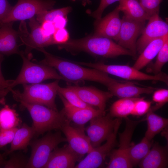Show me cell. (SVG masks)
Segmentation results:
<instances>
[{
  "mask_svg": "<svg viewBox=\"0 0 168 168\" xmlns=\"http://www.w3.org/2000/svg\"><path fill=\"white\" fill-rule=\"evenodd\" d=\"M151 104L152 102L144 100V98L139 97L134 103L131 114L142 116L147 113Z\"/></svg>",
  "mask_w": 168,
  "mask_h": 168,
  "instance_id": "cell-35",
  "label": "cell"
},
{
  "mask_svg": "<svg viewBox=\"0 0 168 168\" xmlns=\"http://www.w3.org/2000/svg\"><path fill=\"white\" fill-rule=\"evenodd\" d=\"M58 45L72 54L83 51L91 55L113 58L120 55L135 57L130 51L124 48L112 39L93 35L77 39H70Z\"/></svg>",
  "mask_w": 168,
  "mask_h": 168,
  "instance_id": "cell-2",
  "label": "cell"
},
{
  "mask_svg": "<svg viewBox=\"0 0 168 168\" xmlns=\"http://www.w3.org/2000/svg\"><path fill=\"white\" fill-rule=\"evenodd\" d=\"M52 22L56 30L65 28L67 20L65 17L58 16L55 18Z\"/></svg>",
  "mask_w": 168,
  "mask_h": 168,
  "instance_id": "cell-41",
  "label": "cell"
},
{
  "mask_svg": "<svg viewBox=\"0 0 168 168\" xmlns=\"http://www.w3.org/2000/svg\"><path fill=\"white\" fill-rule=\"evenodd\" d=\"M117 6L124 16L131 20L141 22L148 20L149 16L140 4L138 0H120Z\"/></svg>",
  "mask_w": 168,
  "mask_h": 168,
  "instance_id": "cell-24",
  "label": "cell"
},
{
  "mask_svg": "<svg viewBox=\"0 0 168 168\" xmlns=\"http://www.w3.org/2000/svg\"><path fill=\"white\" fill-rule=\"evenodd\" d=\"M139 98L138 97L120 98L111 105L110 114L113 118L127 117L131 114L134 103Z\"/></svg>",
  "mask_w": 168,
  "mask_h": 168,
  "instance_id": "cell-26",
  "label": "cell"
},
{
  "mask_svg": "<svg viewBox=\"0 0 168 168\" xmlns=\"http://www.w3.org/2000/svg\"><path fill=\"white\" fill-rule=\"evenodd\" d=\"M152 95V100L156 105L150 107L153 111H156L163 106L168 101V90L160 89L154 91Z\"/></svg>",
  "mask_w": 168,
  "mask_h": 168,
  "instance_id": "cell-33",
  "label": "cell"
},
{
  "mask_svg": "<svg viewBox=\"0 0 168 168\" xmlns=\"http://www.w3.org/2000/svg\"><path fill=\"white\" fill-rule=\"evenodd\" d=\"M9 89V86L0 82V98L5 99V96L10 91Z\"/></svg>",
  "mask_w": 168,
  "mask_h": 168,
  "instance_id": "cell-43",
  "label": "cell"
},
{
  "mask_svg": "<svg viewBox=\"0 0 168 168\" xmlns=\"http://www.w3.org/2000/svg\"><path fill=\"white\" fill-rule=\"evenodd\" d=\"M132 120L125 118L126 126L124 131L119 133V148L112 150L110 161L106 167L108 168H129L133 166L128 156V151L132 135L137 125L145 120Z\"/></svg>",
  "mask_w": 168,
  "mask_h": 168,
  "instance_id": "cell-8",
  "label": "cell"
},
{
  "mask_svg": "<svg viewBox=\"0 0 168 168\" xmlns=\"http://www.w3.org/2000/svg\"><path fill=\"white\" fill-rule=\"evenodd\" d=\"M152 145L151 140L144 137L139 143L131 146L128 151V156L133 166L139 163L146 156Z\"/></svg>",
  "mask_w": 168,
  "mask_h": 168,
  "instance_id": "cell-28",
  "label": "cell"
},
{
  "mask_svg": "<svg viewBox=\"0 0 168 168\" xmlns=\"http://www.w3.org/2000/svg\"><path fill=\"white\" fill-rule=\"evenodd\" d=\"M156 60L153 64L151 69V72L154 74H157L161 72V69L163 66L168 61V37L165 42L158 53Z\"/></svg>",
  "mask_w": 168,
  "mask_h": 168,
  "instance_id": "cell-32",
  "label": "cell"
},
{
  "mask_svg": "<svg viewBox=\"0 0 168 168\" xmlns=\"http://www.w3.org/2000/svg\"><path fill=\"white\" fill-rule=\"evenodd\" d=\"M29 25L30 29V33L20 31V38L22 44L26 45L24 52L25 54L31 58V51L33 49H37L55 44L53 35L47 36L42 32L40 24L35 17L29 19Z\"/></svg>",
  "mask_w": 168,
  "mask_h": 168,
  "instance_id": "cell-10",
  "label": "cell"
},
{
  "mask_svg": "<svg viewBox=\"0 0 168 168\" xmlns=\"http://www.w3.org/2000/svg\"><path fill=\"white\" fill-rule=\"evenodd\" d=\"M20 103L22 108L28 110L32 119V127L35 132L34 137L52 130H60L68 120L62 110L59 112L42 105Z\"/></svg>",
  "mask_w": 168,
  "mask_h": 168,
  "instance_id": "cell-3",
  "label": "cell"
},
{
  "mask_svg": "<svg viewBox=\"0 0 168 168\" xmlns=\"http://www.w3.org/2000/svg\"><path fill=\"white\" fill-rule=\"evenodd\" d=\"M71 10L72 8L70 7L47 10L37 15L35 19L40 24L45 21L52 22L58 17L66 16Z\"/></svg>",
  "mask_w": 168,
  "mask_h": 168,
  "instance_id": "cell-29",
  "label": "cell"
},
{
  "mask_svg": "<svg viewBox=\"0 0 168 168\" xmlns=\"http://www.w3.org/2000/svg\"><path fill=\"white\" fill-rule=\"evenodd\" d=\"M68 86L73 90L84 102L91 106H96L102 111H105L107 101L113 96L109 91H102L93 87L77 85Z\"/></svg>",
  "mask_w": 168,
  "mask_h": 168,
  "instance_id": "cell-18",
  "label": "cell"
},
{
  "mask_svg": "<svg viewBox=\"0 0 168 168\" xmlns=\"http://www.w3.org/2000/svg\"><path fill=\"white\" fill-rule=\"evenodd\" d=\"M136 43L137 52L140 54L146 46L153 40L168 35V24L159 16L154 14L150 17Z\"/></svg>",
  "mask_w": 168,
  "mask_h": 168,
  "instance_id": "cell-15",
  "label": "cell"
},
{
  "mask_svg": "<svg viewBox=\"0 0 168 168\" xmlns=\"http://www.w3.org/2000/svg\"><path fill=\"white\" fill-rule=\"evenodd\" d=\"M56 2L54 0H18L1 23L29 20L42 12L51 10Z\"/></svg>",
  "mask_w": 168,
  "mask_h": 168,
  "instance_id": "cell-9",
  "label": "cell"
},
{
  "mask_svg": "<svg viewBox=\"0 0 168 168\" xmlns=\"http://www.w3.org/2000/svg\"><path fill=\"white\" fill-rule=\"evenodd\" d=\"M21 122L15 110L8 105H5L0 110V130L17 128Z\"/></svg>",
  "mask_w": 168,
  "mask_h": 168,
  "instance_id": "cell-27",
  "label": "cell"
},
{
  "mask_svg": "<svg viewBox=\"0 0 168 168\" xmlns=\"http://www.w3.org/2000/svg\"><path fill=\"white\" fill-rule=\"evenodd\" d=\"M152 148L139 163L142 168H166L168 165L167 148L157 143L152 144Z\"/></svg>",
  "mask_w": 168,
  "mask_h": 168,
  "instance_id": "cell-21",
  "label": "cell"
},
{
  "mask_svg": "<svg viewBox=\"0 0 168 168\" xmlns=\"http://www.w3.org/2000/svg\"><path fill=\"white\" fill-rule=\"evenodd\" d=\"M118 118L114 130L102 145L93 148L86 156L76 165L75 168H96L102 165L106 156L110 153L116 143L117 134L121 123Z\"/></svg>",
  "mask_w": 168,
  "mask_h": 168,
  "instance_id": "cell-11",
  "label": "cell"
},
{
  "mask_svg": "<svg viewBox=\"0 0 168 168\" xmlns=\"http://www.w3.org/2000/svg\"><path fill=\"white\" fill-rule=\"evenodd\" d=\"M167 37L168 35L149 43L140 54L133 67L140 70L147 65L157 56Z\"/></svg>",
  "mask_w": 168,
  "mask_h": 168,
  "instance_id": "cell-23",
  "label": "cell"
},
{
  "mask_svg": "<svg viewBox=\"0 0 168 168\" xmlns=\"http://www.w3.org/2000/svg\"><path fill=\"white\" fill-rule=\"evenodd\" d=\"M13 22L0 24V54L10 56L13 54L19 55L18 39L19 31L13 28Z\"/></svg>",
  "mask_w": 168,
  "mask_h": 168,
  "instance_id": "cell-19",
  "label": "cell"
},
{
  "mask_svg": "<svg viewBox=\"0 0 168 168\" xmlns=\"http://www.w3.org/2000/svg\"><path fill=\"white\" fill-rule=\"evenodd\" d=\"M3 55L0 54V82L7 85L9 86V89L14 80H6L4 77L2 72L1 69V63L3 60Z\"/></svg>",
  "mask_w": 168,
  "mask_h": 168,
  "instance_id": "cell-42",
  "label": "cell"
},
{
  "mask_svg": "<svg viewBox=\"0 0 168 168\" xmlns=\"http://www.w3.org/2000/svg\"><path fill=\"white\" fill-rule=\"evenodd\" d=\"M120 0H100L99 5L97 8L92 12L91 16L96 20H98L101 18L102 13L105 9L110 5L114 2L119 1Z\"/></svg>",
  "mask_w": 168,
  "mask_h": 168,
  "instance_id": "cell-38",
  "label": "cell"
},
{
  "mask_svg": "<svg viewBox=\"0 0 168 168\" xmlns=\"http://www.w3.org/2000/svg\"><path fill=\"white\" fill-rule=\"evenodd\" d=\"M64 108L62 110L67 118L78 125H84L93 118L105 114V111L96 110L92 106L82 108L74 106L69 103L60 94L58 93Z\"/></svg>",
  "mask_w": 168,
  "mask_h": 168,
  "instance_id": "cell-17",
  "label": "cell"
},
{
  "mask_svg": "<svg viewBox=\"0 0 168 168\" xmlns=\"http://www.w3.org/2000/svg\"><path fill=\"white\" fill-rule=\"evenodd\" d=\"M5 161L3 155L0 153V168H3Z\"/></svg>",
  "mask_w": 168,
  "mask_h": 168,
  "instance_id": "cell-44",
  "label": "cell"
},
{
  "mask_svg": "<svg viewBox=\"0 0 168 168\" xmlns=\"http://www.w3.org/2000/svg\"><path fill=\"white\" fill-rule=\"evenodd\" d=\"M70 121H67L60 130L64 134L69 147L81 159L92 151L93 147L89 137L85 133L84 125L74 127Z\"/></svg>",
  "mask_w": 168,
  "mask_h": 168,
  "instance_id": "cell-13",
  "label": "cell"
},
{
  "mask_svg": "<svg viewBox=\"0 0 168 168\" xmlns=\"http://www.w3.org/2000/svg\"><path fill=\"white\" fill-rule=\"evenodd\" d=\"M12 7L7 0H0V24L7 16Z\"/></svg>",
  "mask_w": 168,
  "mask_h": 168,
  "instance_id": "cell-39",
  "label": "cell"
},
{
  "mask_svg": "<svg viewBox=\"0 0 168 168\" xmlns=\"http://www.w3.org/2000/svg\"><path fill=\"white\" fill-rule=\"evenodd\" d=\"M37 50L44 55V59L39 63L52 67L59 71L60 75L69 82L76 84L77 82L88 81L97 82L107 87L116 80L101 71L82 66L74 62L62 59L47 51L44 48Z\"/></svg>",
  "mask_w": 168,
  "mask_h": 168,
  "instance_id": "cell-1",
  "label": "cell"
},
{
  "mask_svg": "<svg viewBox=\"0 0 168 168\" xmlns=\"http://www.w3.org/2000/svg\"><path fill=\"white\" fill-rule=\"evenodd\" d=\"M119 35L118 44L131 51L136 56V43L145 26V22L131 20L124 16Z\"/></svg>",
  "mask_w": 168,
  "mask_h": 168,
  "instance_id": "cell-14",
  "label": "cell"
},
{
  "mask_svg": "<svg viewBox=\"0 0 168 168\" xmlns=\"http://www.w3.org/2000/svg\"><path fill=\"white\" fill-rule=\"evenodd\" d=\"M147 128L145 137L149 140L166 127L168 124V119L156 114L150 109L147 113L146 119Z\"/></svg>",
  "mask_w": 168,
  "mask_h": 168,
  "instance_id": "cell-25",
  "label": "cell"
},
{
  "mask_svg": "<svg viewBox=\"0 0 168 168\" xmlns=\"http://www.w3.org/2000/svg\"><path fill=\"white\" fill-rule=\"evenodd\" d=\"M163 0H138L140 4L149 16L159 14L160 6Z\"/></svg>",
  "mask_w": 168,
  "mask_h": 168,
  "instance_id": "cell-34",
  "label": "cell"
},
{
  "mask_svg": "<svg viewBox=\"0 0 168 168\" xmlns=\"http://www.w3.org/2000/svg\"><path fill=\"white\" fill-rule=\"evenodd\" d=\"M118 118L114 119L109 113L95 117L86 129L92 147L95 148L106 140L113 132Z\"/></svg>",
  "mask_w": 168,
  "mask_h": 168,
  "instance_id": "cell-12",
  "label": "cell"
},
{
  "mask_svg": "<svg viewBox=\"0 0 168 168\" xmlns=\"http://www.w3.org/2000/svg\"><path fill=\"white\" fill-rule=\"evenodd\" d=\"M53 40L55 44H63L69 40L68 32L65 28L56 29L53 35Z\"/></svg>",
  "mask_w": 168,
  "mask_h": 168,
  "instance_id": "cell-37",
  "label": "cell"
},
{
  "mask_svg": "<svg viewBox=\"0 0 168 168\" xmlns=\"http://www.w3.org/2000/svg\"><path fill=\"white\" fill-rule=\"evenodd\" d=\"M117 6L105 17L96 20L94 36L109 38L118 41L122 19Z\"/></svg>",
  "mask_w": 168,
  "mask_h": 168,
  "instance_id": "cell-16",
  "label": "cell"
},
{
  "mask_svg": "<svg viewBox=\"0 0 168 168\" xmlns=\"http://www.w3.org/2000/svg\"><path fill=\"white\" fill-rule=\"evenodd\" d=\"M41 28L44 34L47 36H52L55 30L53 22L45 21L41 23Z\"/></svg>",
  "mask_w": 168,
  "mask_h": 168,
  "instance_id": "cell-40",
  "label": "cell"
},
{
  "mask_svg": "<svg viewBox=\"0 0 168 168\" xmlns=\"http://www.w3.org/2000/svg\"><path fill=\"white\" fill-rule=\"evenodd\" d=\"M58 93L61 95L69 103L74 106L82 108L92 106L82 101L77 94L68 86L62 87L59 86Z\"/></svg>",
  "mask_w": 168,
  "mask_h": 168,
  "instance_id": "cell-30",
  "label": "cell"
},
{
  "mask_svg": "<svg viewBox=\"0 0 168 168\" xmlns=\"http://www.w3.org/2000/svg\"><path fill=\"white\" fill-rule=\"evenodd\" d=\"M35 132L32 127L24 123L21 127L18 128L11 142L9 150L5 153L7 155L17 150H23L26 152L27 147L31 139L34 137Z\"/></svg>",
  "mask_w": 168,
  "mask_h": 168,
  "instance_id": "cell-22",
  "label": "cell"
},
{
  "mask_svg": "<svg viewBox=\"0 0 168 168\" xmlns=\"http://www.w3.org/2000/svg\"><path fill=\"white\" fill-rule=\"evenodd\" d=\"M59 80H56L47 84H23L22 92L12 89L10 91L14 100L19 102L42 105L58 110L55 99L58 93Z\"/></svg>",
  "mask_w": 168,
  "mask_h": 168,
  "instance_id": "cell-4",
  "label": "cell"
},
{
  "mask_svg": "<svg viewBox=\"0 0 168 168\" xmlns=\"http://www.w3.org/2000/svg\"><path fill=\"white\" fill-rule=\"evenodd\" d=\"M67 142L60 130L47 132L43 137L31 141L30 156L26 168H44L52 151L61 143Z\"/></svg>",
  "mask_w": 168,
  "mask_h": 168,
  "instance_id": "cell-6",
  "label": "cell"
},
{
  "mask_svg": "<svg viewBox=\"0 0 168 168\" xmlns=\"http://www.w3.org/2000/svg\"><path fill=\"white\" fill-rule=\"evenodd\" d=\"M18 128L0 130V149L12 142Z\"/></svg>",
  "mask_w": 168,
  "mask_h": 168,
  "instance_id": "cell-36",
  "label": "cell"
},
{
  "mask_svg": "<svg viewBox=\"0 0 168 168\" xmlns=\"http://www.w3.org/2000/svg\"><path fill=\"white\" fill-rule=\"evenodd\" d=\"M19 55L23 60L21 71L15 80H14L10 87V90L19 84L40 83L50 79L63 80L69 82L60 75L55 68L41 63L37 64L30 61V58L21 51Z\"/></svg>",
  "mask_w": 168,
  "mask_h": 168,
  "instance_id": "cell-5",
  "label": "cell"
},
{
  "mask_svg": "<svg viewBox=\"0 0 168 168\" xmlns=\"http://www.w3.org/2000/svg\"><path fill=\"white\" fill-rule=\"evenodd\" d=\"M8 160L5 161L3 168H26L29 158L24 155L21 152H13L9 154Z\"/></svg>",
  "mask_w": 168,
  "mask_h": 168,
  "instance_id": "cell-31",
  "label": "cell"
},
{
  "mask_svg": "<svg viewBox=\"0 0 168 168\" xmlns=\"http://www.w3.org/2000/svg\"><path fill=\"white\" fill-rule=\"evenodd\" d=\"M75 62L127 80L159 81L167 85L168 84V75L161 72L157 74L151 75L127 65H108L102 62Z\"/></svg>",
  "mask_w": 168,
  "mask_h": 168,
  "instance_id": "cell-7",
  "label": "cell"
},
{
  "mask_svg": "<svg viewBox=\"0 0 168 168\" xmlns=\"http://www.w3.org/2000/svg\"><path fill=\"white\" fill-rule=\"evenodd\" d=\"M80 159L67 144L61 148L57 147L52 151L44 168H74Z\"/></svg>",
  "mask_w": 168,
  "mask_h": 168,
  "instance_id": "cell-20",
  "label": "cell"
},
{
  "mask_svg": "<svg viewBox=\"0 0 168 168\" xmlns=\"http://www.w3.org/2000/svg\"><path fill=\"white\" fill-rule=\"evenodd\" d=\"M5 99L0 98V104L2 105H5Z\"/></svg>",
  "mask_w": 168,
  "mask_h": 168,
  "instance_id": "cell-45",
  "label": "cell"
}]
</instances>
